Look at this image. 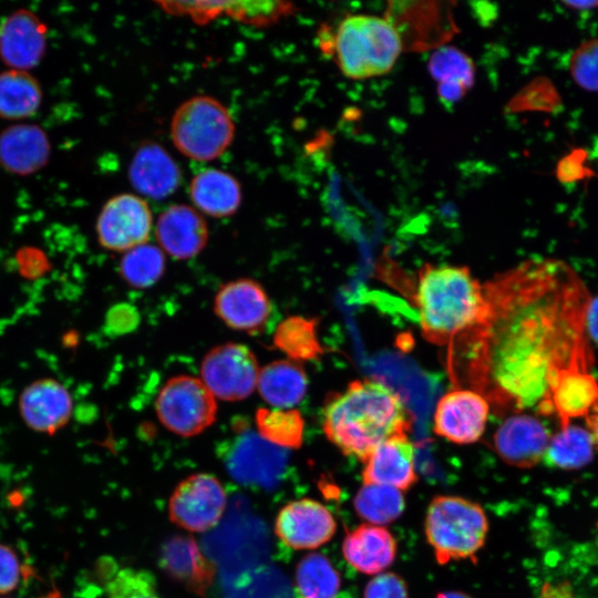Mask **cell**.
<instances>
[{
  "mask_svg": "<svg viewBox=\"0 0 598 598\" xmlns=\"http://www.w3.org/2000/svg\"><path fill=\"white\" fill-rule=\"evenodd\" d=\"M595 443L587 427L568 424L550 436L544 461L559 470H579L594 457Z\"/></svg>",
  "mask_w": 598,
  "mask_h": 598,
  "instance_id": "cell-28",
  "label": "cell"
},
{
  "mask_svg": "<svg viewBox=\"0 0 598 598\" xmlns=\"http://www.w3.org/2000/svg\"><path fill=\"white\" fill-rule=\"evenodd\" d=\"M41 598H60V594L59 591L54 590V591H51L49 592L48 595L41 597Z\"/></svg>",
  "mask_w": 598,
  "mask_h": 598,
  "instance_id": "cell-44",
  "label": "cell"
},
{
  "mask_svg": "<svg viewBox=\"0 0 598 598\" xmlns=\"http://www.w3.org/2000/svg\"><path fill=\"white\" fill-rule=\"evenodd\" d=\"M20 413L31 429L52 434L70 419L72 396L56 380H39L28 385L19 400Z\"/></svg>",
  "mask_w": 598,
  "mask_h": 598,
  "instance_id": "cell-18",
  "label": "cell"
},
{
  "mask_svg": "<svg viewBox=\"0 0 598 598\" xmlns=\"http://www.w3.org/2000/svg\"><path fill=\"white\" fill-rule=\"evenodd\" d=\"M363 598H409L408 586L399 575L381 573L367 584Z\"/></svg>",
  "mask_w": 598,
  "mask_h": 598,
  "instance_id": "cell-38",
  "label": "cell"
},
{
  "mask_svg": "<svg viewBox=\"0 0 598 598\" xmlns=\"http://www.w3.org/2000/svg\"><path fill=\"white\" fill-rule=\"evenodd\" d=\"M318 319L303 316H289L276 327L272 344L287 355V359L301 363L319 358L324 350L317 332Z\"/></svg>",
  "mask_w": 598,
  "mask_h": 598,
  "instance_id": "cell-27",
  "label": "cell"
},
{
  "mask_svg": "<svg viewBox=\"0 0 598 598\" xmlns=\"http://www.w3.org/2000/svg\"><path fill=\"white\" fill-rule=\"evenodd\" d=\"M255 422L259 436L279 447L297 450L302 445L305 420L297 409H268L256 411Z\"/></svg>",
  "mask_w": 598,
  "mask_h": 598,
  "instance_id": "cell-31",
  "label": "cell"
},
{
  "mask_svg": "<svg viewBox=\"0 0 598 598\" xmlns=\"http://www.w3.org/2000/svg\"><path fill=\"white\" fill-rule=\"evenodd\" d=\"M598 400V381L590 370L570 369L559 373L549 394L551 415H556L559 427L573 423L574 419L586 417Z\"/></svg>",
  "mask_w": 598,
  "mask_h": 598,
  "instance_id": "cell-23",
  "label": "cell"
},
{
  "mask_svg": "<svg viewBox=\"0 0 598 598\" xmlns=\"http://www.w3.org/2000/svg\"><path fill=\"white\" fill-rule=\"evenodd\" d=\"M161 563L165 571L189 590L203 592L214 578V568L197 545L186 537H173L164 544Z\"/></svg>",
  "mask_w": 598,
  "mask_h": 598,
  "instance_id": "cell-26",
  "label": "cell"
},
{
  "mask_svg": "<svg viewBox=\"0 0 598 598\" xmlns=\"http://www.w3.org/2000/svg\"><path fill=\"white\" fill-rule=\"evenodd\" d=\"M50 150L45 132L33 124L13 125L0 134V165L18 175H29L42 168Z\"/></svg>",
  "mask_w": 598,
  "mask_h": 598,
  "instance_id": "cell-21",
  "label": "cell"
},
{
  "mask_svg": "<svg viewBox=\"0 0 598 598\" xmlns=\"http://www.w3.org/2000/svg\"><path fill=\"white\" fill-rule=\"evenodd\" d=\"M321 50L332 56L344 76L365 80L392 70L403 50V40L389 20L369 14H349L336 31L319 32Z\"/></svg>",
  "mask_w": 598,
  "mask_h": 598,
  "instance_id": "cell-4",
  "label": "cell"
},
{
  "mask_svg": "<svg viewBox=\"0 0 598 598\" xmlns=\"http://www.w3.org/2000/svg\"><path fill=\"white\" fill-rule=\"evenodd\" d=\"M227 494L217 476L196 473L181 481L168 499V518L177 527L205 533L224 515Z\"/></svg>",
  "mask_w": 598,
  "mask_h": 598,
  "instance_id": "cell-9",
  "label": "cell"
},
{
  "mask_svg": "<svg viewBox=\"0 0 598 598\" xmlns=\"http://www.w3.org/2000/svg\"><path fill=\"white\" fill-rule=\"evenodd\" d=\"M140 321L137 311L128 305H117L106 317V326L114 333H126L133 330Z\"/></svg>",
  "mask_w": 598,
  "mask_h": 598,
  "instance_id": "cell-39",
  "label": "cell"
},
{
  "mask_svg": "<svg viewBox=\"0 0 598 598\" xmlns=\"http://www.w3.org/2000/svg\"><path fill=\"white\" fill-rule=\"evenodd\" d=\"M585 326L588 339L598 344V293L594 297L590 296L586 310Z\"/></svg>",
  "mask_w": 598,
  "mask_h": 598,
  "instance_id": "cell-40",
  "label": "cell"
},
{
  "mask_svg": "<svg viewBox=\"0 0 598 598\" xmlns=\"http://www.w3.org/2000/svg\"><path fill=\"white\" fill-rule=\"evenodd\" d=\"M489 404L477 392L455 389L437 402L433 431L450 442L471 444L481 439L488 419Z\"/></svg>",
  "mask_w": 598,
  "mask_h": 598,
  "instance_id": "cell-13",
  "label": "cell"
},
{
  "mask_svg": "<svg viewBox=\"0 0 598 598\" xmlns=\"http://www.w3.org/2000/svg\"><path fill=\"white\" fill-rule=\"evenodd\" d=\"M295 584L299 598H336L341 579L326 556L311 553L298 563Z\"/></svg>",
  "mask_w": 598,
  "mask_h": 598,
  "instance_id": "cell-30",
  "label": "cell"
},
{
  "mask_svg": "<svg viewBox=\"0 0 598 598\" xmlns=\"http://www.w3.org/2000/svg\"><path fill=\"white\" fill-rule=\"evenodd\" d=\"M189 194L194 205L213 217H227L235 214L241 203L239 182L229 173L208 168L190 182Z\"/></svg>",
  "mask_w": 598,
  "mask_h": 598,
  "instance_id": "cell-25",
  "label": "cell"
},
{
  "mask_svg": "<svg viewBox=\"0 0 598 598\" xmlns=\"http://www.w3.org/2000/svg\"><path fill=\"white\" fill-rule=\"evenodd\" d=\"M362 483L396 488H411L417 481L415 452L408 434L392 436L380 445L363 462Z\"/></svg>",
  "mask_w": 598,
  "mask_h": 598,
  "instance_id": "cell-16",
  "label": "cell"
},
{
  "mask_svg": "<svg viewBox=\"0 0 598 598\" xmlns=\"http://www.w3.org/2000/svg\"><path fill=\"white\" fill-rule=\"evenodd\" d=\"M47 47V27L32 12L18 10L0 23V58L12 70L35 66Z\"/></svg>",
  "mask_w": 598,
  "mask_h": 598,
  "instance_id": "cell-15",
  "label": "cell"
},
{
  "mask_svg": "<svg viewBox=\"0 0 598 598\" xmlns=\"http://www.w3.org/2000/svg\"><path fill=\"white\" fill-rule=\"evenodd\" d=\"M411 416L400 395L381 381H352L330 393L322 409V430L344 455L364 462L385 440L408 434Z\"/></svg>",
  "mask_w": 598,
  "mask_h": 598,
  "instance_id": "cell-2",
  "label": "cell"
},
{
  "mask_svg": "<svg viewBox=\"0 0 598 598\" xmlns=\"http://www.w3.org/2000/svg\"><path fill=\"white\" fill-rule=\"evenodd\" d=\"M353 507L367 524L383 526L402 515L405 501L403 493L396 488L363 484L354 496Z\"/></svg>",
  "mask_w": 598,
  "mask_h": 598,
  "instance_id": "cell-32",
  "label": "cell"
},
{
  "mask_svg": "<svg viewBox=\"0 0 598 598\" xmlns=\"http://www.w3.org/2000/svg\"><path fill=\"white\" fill-rule=\"evenodd\" d=\"M336 529L331 512L311 498L287 503L275 519L276 536L296 550L319 548L333 537Z\"/></svg>",
  "mask_w": 598,
  "mask_h": 598,
  "instance_id": "cell-12",
  "label": "cell"
},
{
  "mask_svg": "<svg viewBox=\"0 0 598 598\" xmlns=\"http://www.w3.org/2000/svg\"><path fill=\"white\" fill-rule=\"evenodd\" d=\"M307 388L303 368L292 360H276L259 370L258 393L275 409H292L303 399Z\"/></svg>",
  "mask_w": 598,
  "mask_h": 598,
  "instance_id": "cell-24",
  "label": "cell"
},
{
  "mask_svg": "<svg viewBox=\"0 0 598 598\" xmlns=\"http://www.w3.org/2000/svg\"><path fill=\"white\" fill-rule=\"evenodd\" d=\"M235 124L218 100L197 95L182 103L171 122L175 147L186 157L206 162L219 157L231 144Z\"/></svg>",
  "mask_w": 598,
  "mask_h": 598,
  "instance_id": "cell-6",
  "label": "cell"
},
{
  "mask_svg": "<svg viewBox=\"0 0 598 598\" xmlns=\"http://www.w3.org/2000/svg\"><path fill=\"white\" fill-rule=\"evenodd\" d=\"M425 536L436 561L474 559L485 544L488 520L477 503L451 495L435 496L429 504Z\"/></svg>",
  "mask_w": 598,
  "mask_h": 598,
  "instance_id": "cell-5",
  "label": "cell"
},
{
  "mask_svg": "<svg viewBox=\"0 0 598 598\" xmlns=\"http://www.w3.org/2000/svg\"><path fill=\"white\" fill-rule=\"evenodd\" d=\"M569 73L582 90L598 92V38L580 43L569 58Z\"/></svg>",
  "mask_w": 598,
  "mask_h": 598,
  "instance_id": "cell-36",
  "label": "cell"
},
{
  "mask_svg": "<svg viewBox=\"0 0 598 598\" xmlns=\"http://www.w3.org/2000/svg\"><path fill=\"white\" fill-rule=\"evenodd\" d=\"M41 101V87L28 72L11 69L0 73V117L17 120L31 116Z\"/></svg>",
  "mask_w": 598,
  "mask_h": 598,
  "instance_id": "cell-29",
  "label": "cell"
},
{
  "mask_svg": "<svg viewBox=\"0 0 598 598\" xmlns=\"http://www.w3.org/2000/svg\"><path fill=\"white\" fill-rule=\"evenodd\" d=\"M214 311L230 329L255 336L267 327L272 306L258 281L239 278L220 286L214 299Z\"/></svg>",
  "mask_w": 598,
  "mask_h": 598,
  "instance_id": "cell-11",
  "label": "cell"
},
{
  "mask_svg": "<svg viewBox=\"0 0 598 598\" xmlns=\"http://www.w3.org/2000/svg\"><path fill=\"white\" fill-rule=\"evenodd\" d=\"M105 588L107 598H162L154 575L146 569H118Z\"/></svg>",
  "mask_w": 598,
  "mask_h": 598,
  "instance_id": "cell-35",
  "label": "cell"
},
{
  "mask_svg": "<svg viewBox=\"0 0 598 598\" xmlns=\"http://www.w3.org/2000/svg\"><path fill=\"white\" fill-rule=\"evenodd\" d=\"M159 248L173 259L197 256L208 241V226L194 208L177 204L168 206L156 223Z\"/></svg>",
  "mask_w": 598,
  "mask_h": 598,
  "instance_id": "cell-17",
  "label": "cell"
},
{
  "mask_svg": "<svg viewBox=\"0 0 598 598\" xmlns=\"http://www.w3.org/2000/svg\"><path fill=\"white\" fill-rule=\"evenodd\" d=\"M586 420V427L590 432L595 446L598 448V400L595 405L591 408Z\"/></svg>",
  "mask_w": 598,
  "mask_h": 598,
  "instance_id": "cell-41",
  "label": "cell"
},
{
  "mask_svg": "<svg viewBox=\"0 0 598 598\" xmlns=\"http://www.w3.org/2000/svg\"><path fill=\"white\" fill-rule=\"evenodd\" d=\"M551 434L544 423L529 414H514L498 426L493 444L507 464L529 468L544 460Z\"/></svg>",
  "mask_w": 598,
  "mask_h": 598,
  "instance_id": "cell-14",
  "label": "cell"
},
{
  "mask_svg": "<svg viewBox=\"0 0 598 598\" xmlns=\"http://www.w3.org/2000/svg\"><path fill=\"white\" fill-rule=\"evenodd\" d=\"M435 598H472V597L461 591H443V592L437 594Z\"/></svg>",
  "mask_w": 598,
  "mask_h": 598,
  "instance_id": "cell-43",
  "label": "cell"
},
{
  "mask_svg": "<svg viewBox=\"0 0 598 598\" xmlns=\"http://www.w3.org/2000/svg\"><path fill=\"white\" fill-rule=\"evenodd\" d=\"M415 306L423 337L450 344L483 316V286L467 267L425 264L417 274Z\"/></svg>",
  "mask_w": 598,
  "mask_h": 598,
  "instance_id": "cell-3",
  "label": "cell"
},
{
  "mask_svg": "<svg viewBox=\"0 0 598 598\" xmlns=\"http://www.w3.org/2000/svg\"><path fill=\"white\" fill-rule=\"evenodd\" d=\"M482 318L448 344L447 371L498 413L536 408L551 415L560 372L594 363L585 317L590 293L576 270L530 259L483 285Z\"/></svg>",
  "mask_w": 598,
  "mask_h": 598,
  "instance_id": "cell-1",
  "label": "cell"
},
{
  "mask_svg": "<svg viewBox=\"0 0 598 598\" xmlns=\"http://www.w3.org/2000/svg\"><path fill=\"white\" fill-rule=\"evenodd\" d=\"M342 554L355 570L375 576L384 573L394 561L396 542L384 526L364 523L347 533Z\"/></svg>",
  "mask_w": 598,
  "mask_h": 598,
  "instance_id": "cell-20",
  "label": "cell"
},
{
  "mask_svg": "<svg viewBox=\"0 0 598 598\" xmlns=\"http://www.w3.org/2000/svg\"><path fill=\"white\" fill-rule=\"evenodd\" d=\"M564 4L575 11H591L598 8V1H565Z\"/></svg>",
  "mask_w": 598,
  "mask_h": 598,
  "instance_id": "cell-42",
  "label": "cell"
},
{
  "mask_svg": "<svg viewBox=\"0 0 598 598\" xmlns=\"http://www.w3.org/2000/svg\"><path fill=\"white\" fill-rule=\"evenodd\" d=\"M152 227L148 204L133 194H120L109 199L96 221L99 243L112 251L125 252L147 243Z\"/></svg>",
  "mask_w": 598,
  "mask_h": 598,
  "instance_id": "cell-10",
  "label": "cell"
},
{
  "mask_svg": "<svg viewBox=\"0 0 598 598\" xmlns=\"http://www.w3.org/2000/svg\"><path fill=\"white\" fill-rule=\"evenodd\" d=\"M130 181L140 194L163 199L179 186L182 174L177 163L157 143L143 144L134 154L130 168Z\"/></svg>",
  "mask_w": 598,
  "mask_h": 598,
  "instance_id": "cell-19",
  "label": "cell"
},
{
  "mask_svg": "<svg viewBox=\"0 0 598 598\" xmlns=\"http://www.w3.org/2000/svg\"><path fill=\"white\" fill-rule=\"evenodd\" d=\"M155 412L169 432L192 437L215 423L217 402L199 378L181 374L162 386L155 400Z\"/></svg>",
  "mask_w": 598,
  "mask_h": 598,
  "instance_id": "cell-7",
  "label": "cell"
},
{
  "mask_svg": "<svg viewBox=\"0 0 598 598\" xmlns=\"http://www.w3.org/2000/svg\"><path fill=\"white\" fill-rule=\"evenodd\" d=\"M28 576L18 554L8 545L0 544V594L14 590Z\"/></svg>",
  "mask_w": 598,
  "mask_h": 598,
  "instance_id": "cell-37",
  "label": "cell"
},
{
  "mask_svg": "<svg viewBox=\"0 0 598 598\" xmlns=\"http://www.w3.org/2000/svg\"><path fill=\"white\" fill-rule=\"evenodd\" d=\"M259 364L245 344L227 342L212 348L200 363V380L219 400L236 402L257 389Z\"/></svg>",
  "mask_w": 598,
  "mask_h": 598,
  "instance_id": "cell-8",
  "label": "cell"
},
{
  "mask_svg": "<svg viewBox=\"0 0 598 598\" xmlns=\"http://www.w3.org/2000/svg\"><path fill=\"white\" fill-rule=\"evenodd\" d=\"M427 68L437 84H455L468 91L475 81L472 59L454 47H443L434 51Z\"/></svg>",
  "mask_w": 598,
  "mask_h": 598,
  "instance_id": "cell-34",
  "label": "cell"
},
{
  "mask_svg": "<svg viewBox=\"0 0 598 598\" xmlns=\"http://www.w3.org/2000/svg\"><path fill=\"white\" fill-rule=\"evenodd\" d=\"M166 267L164 251L145 243L124 252L120 272L126 283L134 288H148L164 275Z\"/></svg>",
  "mask_w": 598,
  "mask_h": 598,
  "instance_id": "cell-33",
  "label": "cell"
},
{
  "mask_svg": "<svg viewBox=\"0 0 598 598\" xmlns=\"http://www.w3.org/2000/svg\"><path fill=\"white\" fill-rule=\"evenodd\" d=\"M164 10L175 14H186L195 21L206 22L220 14L254 24H267L291 11V4L278 1L246 2H158Z\"/></svg>",
  "mask_w": 598,
  "mask_h": 598,
  "instance_id": "cell-22",
  "label": "cell"
}]
</instances>
